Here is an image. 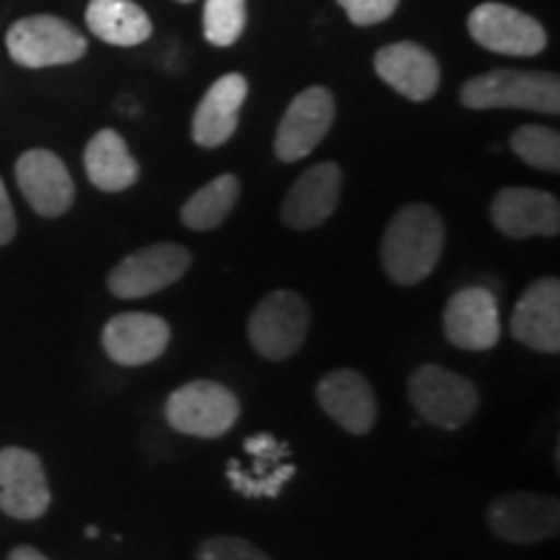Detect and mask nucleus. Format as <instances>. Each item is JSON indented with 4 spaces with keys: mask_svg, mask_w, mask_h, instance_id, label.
<instances>
[{
    "mask_svg": "<svg viewBox=\"0 0 560 560\" xmlns=\"http://www.w3.org/2000/svg\"><path fill=\"white\" fill-rule=\"evenodd\" d=\"M13 236H16V213H13L11 198L5 192L3 179H0V247L11 244Z\"/></svg>",
    "mask_w": 560,
    "mask_h": 560,
    "instance_id": "28",
    "label": "nucleus"
},
{
    "mask_svg": "<svg viewBox=\"0 0 560 560\" xmlns=\"http://www.w3.org/2000/svg\"><path fill=\"white\" fill-rule=\"evenodd\" d=\"M166 423L195 439H221L242 416V402L229 387L210 380H195L174 389L166 400Z\"/></svg>",
    "mask_w": 560,
    "mask_h": 560,
    "instance_id": "3",
    "label": "nucleus"
},
{
    "mask_svg": "<svg viewBox=\"0 0 560 560\" xmlns=\"http://www.w3.org/2000/svg\"><path fill=\"white\" fill-rule=\"evenodd\" d=\"M511 335L537 353L560 350V280L537 278L516 301L511 314Z\"/></svg>",
    "mask_w": 560,
    "mask_h": 560,
    "instance_id": "16",
    "label": "nucleus"
},
{
    "mask_svg": "<svg viewBox=\"0 0 560 560\" xmlns=\"http://www.w3.org/2000/svg\"><path fill=\"white\" fill-rule=\"evenodd\" d=\"M310 330V306L296 291H272L252 312L249 342L262 359L285 361L304 346Z\"/></svg>",
    "mask_w": 560,
    "mask_h": 560,
    "instance_id": "5",
    "label": "nucleus"
},
{
    "mask_svg": "<svg viewBox=\"0 0 560 560\" xmlns=\"http://www.w3.org/2000/svg\"><path fill=\"white\" fill-rule=\"evenodd\" d=\"M86 24L94 37L115 47H136L153 32L149 13L132 0H91Z\"/></svg>",
    "mask_w": 560,
    "mask_h": 560,
    "instance_id": "22",
    "label": "nucleus"
},
{
    "mask_svg": "<svg viewBox=\"0 0 560 560\" xmlns=\"http://www.w3.org/2000/svg\"><path fill=\"white\" fill-rule=\"evenodd\" d=\"M467 30L480 47L511 58H532L548 47V34L527 13L506 3H482L467 19Z\"/></svg>",
    "mask_w": 560,
    "mask_h": 560,
    "instance_id": "9",
    "label": "nucleus"
},
{
    "mask_svg": "<svg viewBox=\"0 0 560 560\" xmlns=\"http://www.w3.org/2000/svg\"><path fill=\"white\" fill-rule=\"evenodd\" d=\"M408 395L412 408L425 423L446 431L470 423L480 405V395L470 380L444 366H436V363H425V366L412 371L408 380Z\"/></svg>",
    "mask_w": 560,
    "mask_h": 560,
    "instance_id": "4",
    "label": "nucleus"
},
{
    "mask_svg": "<svg viewBox=\"0 0 560 560\" xmlns=\"http://www.w3.org/2000/svg\"><path fill=\"white\" fill-rule=\"evenodd\" d=\"M338 3L355 26H371L387 21L397 11L400 0H338Z\"/></svg>",
    "mask_w": 560,
    "mask_h": 560,
    "instance_id": "27",
    "label": "nucleus"
},
{
    "mask_svg": "<svg viewBox=\"0 0 560 560\" xmlns=\"http://www.w3.org/2000/svg\"><path fill=\"white\" fill-rule=\"evenodd\" d=\"M319 408L330 416L340 429L363 436L374 429L380 405L369 380L353 369H338L325 374L317 384Z\"/></svg>",
    "mask_w": 560,
    "mask_h": 560,
    "instance_id": "18",
    "label": "nucleus"
},
{
    "mask_svg": "<svg viewBox=\"0 0 560 560\" xmlns=\"http://www.w3.org/2000/svg\"><path fill=\"white\" fill-rule=\"evenodd\" d=\"M511 151L520 156L524 164L535 170L552 172L560 170V136L558 130L542 128V125H522L511 136Z\"/></svg>",
    "mask_w": 560,
    "mask_h": 560,
    "instance_id": "24",
    "label": "nucleus"
},
{
    "mask_svg": "<svg viewBox=\"0 0 560 560\" xmlns=\"http://www.w3.org/2000/svg\"><path fill=\"white\" fill-rule=\"evenodd\" d=\"M179 3H192V0H179Z\"/></svg>",
    "mask_w": 560,
    "mask_h": 560,
    "instance_id": "31",
    "label": "nucleus"
},
{
    "mask_svg": "<svg viewBox=\"0 0 560 560\" xmlns=\"http://www.w3.org/2000/svg\"><path fill=\"white\" fill-rule=\"evenodd\" d=\"M247 24L244 0H206L202 11V34L213 47H229L242 37Z\"/></svg>",
    "mask_w": 560,
    "mask_h": 560,
    "instance_id": "25",
    "label": "nucleus"
},
{
    "mask_svg": "<svg viewBox=\"0 0 560 560\" xmlns=\"http://www.w3.org/2000/svg\"><path fill=\"white\" fill-rule=\"evenodd\" d=\"M247 100V79L226 73L202 96L192 115V140L202 149H219L236 132L242 104Z\"/></svg>",
    "mask_w": 560,
    "mask_h": 560,
    "instance_id": "20",
    "label": "nucleus"
},
{
    "mask_svg": "<svg viewBox=\"0 0 560 560\" xmlns=\"http://www.w3.org/2000/svg\"><path fill=\"white\" fill-rule=\"evenodd\" d=\"M13 62L24 68L68 66L86 55V37L58 16L19 19L5 34Z\"/></svg>",
    "mask_w": 560,
    "mask_h": 560,
    "instance_id": "6",
    "label": "nucleus"
},
{
    "mask_svg": "<svg viewBox=\"0 0 560 560\" xmlns=\"http://www.w3.org/2000/svg\"><path fill=\"white\" fill-rule=\"evenodd\" d=\"M488 529L503 542L535 545L560 532V503L556 495L514 490L503 493L486 511Z\"/></svg>",
    "mask_w": 560,
    "mask_h": 560,
    "instance_id": "8",
    "label": "nucleus"
},
{
    "mask_svg": "<svg viewBox=\"0 0 560 560\" xmlns=\"http://www.w3.org/2000/svg\"><path fill=\"white\" fill-rule=\"evenodd\" d=\"M242 185L234 174H219L210 179L206 187L190 195V200L182 206L179 219L187 229L192 231H213L219 229L229 213L234 210L236 200H240Z\"/></svg>",
    "mask_w": 560,
    "mask_h": 560,
    "instance_id": "23",
    "label": "nucleus"
},
{
    "mask_svg": "<svg viewBox=\"0 0 560 560\" xmlns=\"http://www.w3.org/2000/svg\"><path fill=\"white\" fill-rule=\"evenodd\" d=\"M9 560H50L45 556V552H39L37 548H32V545H19V548H13L9 552Z\"/></svg>",
    "mask_w": 560,
    "mask_h": 560,
    "instance_id": "29",
    "label": "nucleus"
},
{
    "mask_svg": "<svg viewBox=\"0 0 560 560\" xmlns=\"http://www.w3.org/2000/svg\"><path fill=\"white\" fill-rule=\"evenodd\" d=\"M86 537H100V527H86Z\"/></svg>",
    "mask_w": 560,
    "mask_h": 560,
    "instance_id": "30",
    "label": "nucleus"
},
{
    "mask_svg": "<svg viewBox=\"0 0 560 560\" xmlns=\"http://www.w3.org/2000/svg\"><path fill=\"white\" fill-rule=\"evenodd\" d=\"M83 166L91 185L102 192H122L140 177L138 161L132 159L125 138L115 130H100L89 140Z\"/></svg>",
    "mask_w": 560,
    "mask_h": 560,
    "instance_id": "21",
    "label": "nucleus"
},
{
    "mask_svg": "<svg viewBox=\"0 0 560 560\" xmlns=\"http://www.w3.org/2000/svg\"><path fill=\"white\" fill-rule=\"evenodd\" d=\"M446 229L431 206L412 202L392 215L382 240V268L392 283L416 285L436 270L444 255Z\"/></svg>",
    "mask_w": 560,
    "mask_h": 560,
    "instance_id": "1",
    "label": "nucleus"
},
{
    "mask_svg": "<svg viewBox=\"0 0 560 560\" xmlns=\"http://www.w3.org/2000/svg\"><path fill=\"white\" fill-rule=\"evenodd\" d=\"M444 335L454 348L482 353L499 346L501 312L499 301L482 285L454 293L444 310Z\"/></svg>",
    "mask_w": 560,
    "mask_h": 560,
    "instance_id": "12",
    "label": "nucleus"
},
{
    "mask_svg": "<svg viewBox=\"0 0 560 560\" xmlns=\"http://www.w3.org/2000/svg\"><path fill=\"white\" fill-rule=\"evenodd\" d=\"M195 560H270L242 537H210L195 552Z\"/></svg>",
    "mask_w": 560,
    "mask_h": 560,
    "instance_id": "26",
    "label": "nucleus"
},
{
    "mask_svg": "<svg viewBox=\"0 0 560 560\" xmlns=\"http://www.w3.org/2000/svg\"><path fill=\"white\" fill-rule=\"evenodd\" d=\"M376 75L410 102H425L439 91L441 68L433 55L416 42H395L374 58Z\"/></svg>",
    "mask_w": 560,
    "mask_h": 560,
    "instance_id": "19",
    "label": "nucleus"
},
{
    "mask_svg": "<svg viewBox=\"0 0 560 560\" xmlns=\"http://www.w3.org/2000/svg\"><path fill=\"white\" fill-rule=\"evenodd\" d=\"M192 255L182 244L161 242L125 257L109 270L107 289L117 299H145L170 289L190 270Z\"/></svg>",
    "mask_w": 560,
    "mask_h": 560,
    "instance_id": "7",
    "label": "nucleus"
},
{
    "mask_svg": "<svg viewBox=\"0 0 560 560\" xmlns=\"http://www.w3.org/2000/svg\"><path fill=\"white\" fill-rule=\"evenodd\" d=\"M335 120V96L325 86L304 89L289 104L276 132V156L285 164L306 159L325 140Z\"/></svg>",
    "mask_w": 560,
    "mask_h": 560,
    "instance_id": "11",
    "label": "nucleus"
},
{
    "mask_svg": "<svg viewBox=\"0 0 560 560\" xmlns=\"http://www.w3.org/2000/svg\"><path fill=\"white\" fill-rule=\"evenodd\" d=\"M52 495L45 465L21 446L0 450V511L11 520L32 522L47 514Z\"/></svg>",
    "mask_w": 560,
    "mask_h": 560,
    "instance_id": "10",
    "label": "nucleus"
},
{
    "mask_svg": "<svg viewBox=\"0 0 560 560\" xmlns=\"http://www.w3.org/2000/svg\"><path fill=\"white\" fill-rule=\"evenodd\" d=\"M342 192V172L335 161H322V164L306 170L293 182L285 195L280 219L289 229L306 231L317 229L338 210Z\"/></svg>",
    "mask_w": 560,
    "mask_h": 560,
    "instance_id": "17",
    "label": "nucleus"
},
{
    "mask_svg": "<svg viewBox=\"0 0 560 560\" xmlns=\"http://www.w3.org/2000/svg\"><path fill=\"white\" fill-rule=\"evenodd\" d=\"M467 109H527L542 115L560 112V81L540 70H493L475 75L462 86Z\"/></svg>",
    "mask_w": 560,
    "mask_h": 560,
    "instance_id": "2",
    "label": "nucleus"
},
{
    "mask_svg": "<svg viewBox=\"0 0 560 560\" xmlns=\"http://www.w3.org/2000/svg\"><path fill=\"white\" fill-rule=\"evenodd\" d=\"M172 327L159 314L122 312L115 314L102 330L104 353L120 366H145L170 348Z\"/></svg>",
    "mask_w": 560,
    "mask_h": 560,
    "instance_id": "14",
    "label": "nucleus"
},
{
    "mask_svg": "<svg viewBox=\"0 0 560 560\" xmlns=\"http://www.w3.org/2000/svg\"><path fill=\"white\" fill-rule=\"evenodd\" d=\"M16 185L24 200L42 219H58L75 200V185L60 156L47 149H32L16 161Z\"/></svg>",
    "mask_w": 560,
    "mask_h": 560,
    "instance_id": "13",
    "label": "nucleus"
},
{
    "mask_svg": "<svg viewBox=\"0 0 560 560\" xmlns=\"http://www.w3.org/2000/svg\"><path fill=\"white\" fill-rule=\"evenodd\" d=\"M490 219L509 240L558 236L560 202L556 195L535 187H503L490 206Z\"/></svg>",
    "mask_w": 560,
    "mask_h": 560,
    "instance_id": "15",
    "label": "nucleus"
}]
</instances>
